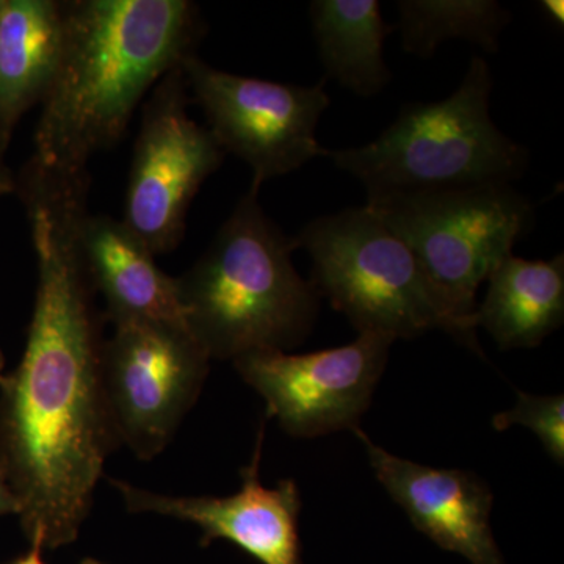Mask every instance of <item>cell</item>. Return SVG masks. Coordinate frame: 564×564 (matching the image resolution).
<instances>
[{
	"mask_svg": "<svg viewBox=\"0 0 564 564\" xmlns=\"http://www.w3.org/2000/svg\"><path fill=\"white\" fill-rule=\"evenodd\" d=\"M88 170L29 161L17 181L39 263L20 366L0 383V470L22 529L44 549L74 543L104 464L120 447L102 377L101 315L80 248Z\"/></svg>",
	"mask_w": 564,
	"mask_h": 564,
	"instance_id": "cell-1",
	"label": "cell"
},
{
	"mask_svg": "<svg viewBox=\"0 0 564 564\" xmlns=\"http://www.w3.org/2000/svg\"><path fill=\"white\" fill-rule=\"evenodd\" d=\"M202 33L188 0L63 2L61 61L41 102L33 161L88 170L124 137L144 96L195 54Z\"/></svg>",
	"mask_w": 564,
	"mask_h": 564,
	"instance_id": "cell-2",
	"label": "cell"
},
{
	"mask_svg": "<svg viewBox=\"0 0 564 564\" xmlns=\"http://www.w3.org/2000/svg\"><path fill=\"white\" fill-rule=\"evenodd\" d=\"M250 187L187 273L177 278L188 329L210 359L288 351L313 332L321 293L292 262L295 237L267 217Z\"/></svg>",
	"mask_w": 564,
	"mask_h": 564,
	"instance_id": "cell-3",
	"label": "cell"
},
{
	"mask_svg": "<svg viewBox=\"0 0 564 564\" xmlns=\"http://www.w3.org/2000/svg\"><path fill=\"white\" fill-rule=\"evenodd\" d=\"M491 68L474 57L458 90L440 102L406 104L377 140L326 150L367 199L392 193L452 191L511 184L524 176L529 152L494 124Z\"/></svg>",
	"mask_w": 564,
	"mask_h": 564,
	"instance_id": "cell-4",
	"label": "cell"
},
{
	"mask_svg": "<svg viewBox=\"0 0 564 564\" xmlns=\"http://www.w3.org/2000/svg\"><path fill=\"white\" fill-rule=\"evenodd\" d=\"M296 248L313 259V284L359 334L413 339L441 329L484 355L473 326L456 317L421 261L369 206L307 223Z\"/></svg>",
	"mask_w": 564,
	"mask_h": 564,
	"instance_id": "cell-5",
	"label": "cell"
},
{
	"mask_svg": "<svg viewBox=\"0 0 564 564\" xmlns=\"http://www.w3.org/2000/svg\"><path fill=\"white\" fill-rule=\"evenodd\" d=\"M399 236L456 317L475 326L477 291L534 223V206L511 184L392 193L367 199Z\"/></svg>",
	"mask_w": 564,
	"mask_h": 564,
	"instance_id": "cell-6",
	"label": "cell"
},
{
	"mask_svg": "<svg viewBox=\"0 0 564 564\" xmlns=\"http://www.w3.org/2000/svg\"><path fill=\"white\" fill-rule=\"evenodd\" d=\"M209 362L187 326L115 322L104 343L102 377L120 447L143 462L161 455L198 400Z\"/></svg>",
	"mask_w": 564,
	"mask_h": 564,
	"instance_id": "cell-7",
	"label": "cell"
},
{
	"mask_svg": "<svg viewBox=\"0 0 564 564\" xmlns=\"http://www.w3.org/2000/svg\"><path fill=\"white\" fill-rule=\"evenodd\" d=\"M182 70L221 150L250 166L252 188L325 158L315 137L329 106L325 82L303 87L237 76L196 54L182 62Z\"/></svg>",
	"mask_w": 564,
	"mask_h": 564,
	"instance_id": "cell-8",
	"label": "cell"
},
{
	"mask_svg": "<svg viewBox=\"0 0 564 564\" xmlns=\"http://www.w3.org/2000/svg\"><path fill=\"white\" fill-rule=\"evenodd\" d=\"M187 88L182 65L155 85L133 148L122 221L154 256L181 243L196 193L226 155L209 129L188 117Z\"/></svg>",
	"mask_w": 564,
	"mask_h": 564,
	"instance_id": "cell-9",
	"label": "cell"
},
{
	"mask_svg": "<svg viewBox=\"0 0 564 564\" xmlns=\"http://www.w3.org/2000/svg\"><path fill=\"white\" fill-rule=\"evenodd\" d=\"M392 337L359 334L358 339L329 350L291 355L250 352L236 359L237 372L267 404L285 433L317 437L355 430L384 372Z\"/></svg>",
	"mask_w": 564,
	"mask_h": 564,
	"instance_id": "cell-10",
	"label": "cell"
},
{
	"mask_svg": "<svg viewBox=\"0 0 564 564\" xmlns=\"http://www.w3.org/2000/svg\"><path fill=\"white\" fill-rule=\"evenodd\" d=\"M263 434L261 423L251 463L243 467L242 486L232 496H165L110 480L120 491L131 513H154L192 522L203 532V545L226 540L262 564H303L299 516L302 496L293 480H281L274 488L261 481Z\"/></svg>",
	"mask_w": 564,
	"mask_h": 564,
	"instance_id": "cell-11",
	"label": "cell"
},
{
	"mask_svg": "<svg viewBox=\"0 0 564 564\" xmlns=\"http://www.w3.org/2000/svg\"><path fill=\"white\" fill-rule=\"evenodd\" d=\"M352 433L366 447L375 477L419 532L473 564H505L489 521L494 496L481 478L389 454L359 426Z\"/></svg>",
	"mask_w": 564,
	"mask_h": 564,
	"instance_id": "cell-12",
	"label": "cell"
},
{
	"mask_svg": "<svg viewBox=\"0 0 564 564\" xmlns=\"http://www.w3.org/2000/svg\"><path fill=\"white\" fill-rule=\"evenodd\" d=\"M80 248L93 288L106 300L107 321L187 326L177 278L159 269L154 252L124 221L88 214L82 223Z\"/></svg>",
	"mask_w": 564,
	"mask_h": 564,
	"instance_id": "cell-13",
	"label": "cell"
},
{
	"mask_svg": "<svg viewBox=\"0 0 564 564\" xmlns=\"http://www.w3.org/2000/svg\"><path fill=\"white\" fill-rule=\"evenodd\" d=\"M62 41L63 2L0 0V135L7 141L24 113L46 98Z\"/></svg>",
	"mask_w": 564,
	"mask_h": 564,
	"instance_id": "cell-14",
	"label": "cell"
},
{
	"mask_svg": "<svg viewBox=\"0 0 564 564\" xmlns=\"http://www.w3.org/2000/svg\"><path fill=\"white\" fill-rule=\"evenodd\" d=\"M485 302L475 311L502 350L538 347L564 321V256L527 261L508 254L488 276Z\"/></svg>",
	"mask_w": 564,
	"mask_h": 564,
	"instance_id": "cell-15",
	"label": "cell"
},
{
	"mask_svg": "<svg viewBox=\"0 0 564 564\" xmlns=\"http://www.w3.org/2000/svg\"><path fill=\"white\" fill-rule=\"evenodd\" d=\"M311 22L326 76L362 98H372L391 82L384 61L386 24L377 0H314Z\"/></svg>",
	"mask_w": 564,
	"mask_h": 564,
	"instance_id": "cell-16",
	"label": "cell"
},
{
	"mask_svg": "<svg viewBox=\"0 0 564 564\" xmlns=\"http://www.w3.org/2000/svg\"><path fill=\"white\" fill-rule=\"evenodd\" d=\"M399 29L403 50L433 57L447 40H466L494 54L510 24V10L494 0H400Z\"/></svg>",
	"mask_w": 564,
	"mask_h": 564,
	"instance_id": "cell-17",
	"label": "cell"
},
{
	"mask_svg": "<svg viewBox=\"0 0 564 564\" xmlns=\"http://www.w3.org/2000/svg\"><path fill=\"white\" fill-rule=\"evenodd\" d=\"M513 425L532 430L545 452L562 466L564 463V399L563 395H530L519 392L518 403L511 411L494 415L497 432Z\"/></svg>",
	"mask_w": 564,
	"mask_h": 564,
	"instance_id": "cell-18",
	"label": "cell"
},
{
	"mask_svg": "<svg viewBox=\"0 0 564 564\" xmlns=\"http://www.w3.org/2000/svg\"><path fill=\"white\" fill-rule=\"evenodd\" d=\"M9 144L10 141H7L0 135V196L17 192V180H14L6 162L7 148H9Z\"/></svg>",
	"mask_w": 564,
	"mask_h": 564,
	"instance_id": "cell-19",
	"label": "cell"
},
{
	"mask_svg": "<svg viewBox=\"0 0 564 564\" xmlns=\"http://www.w3.org/2000/svg\"><path fill=\"white\" fill-rule=\"evenodd\" d=\"M20 514V502L17 496L11 491L6 475L0 470V516L2 514Z\"/></svg>",
	"mask_w": 564,
	"mask_h": 564,
	"instance_id": "cell-20",
	"label": "cell"
},
{
	"mask_svg": "<svg viewBox=\"0 0 564 564\" xmlns=\"http://www.w3.org/2000/svg\"><path fill=\"white\" fill-rule=\"evenodd\" d=\"M540 9L543 10L545 20L552 22L556 28H563L564 24V3L562 0H543L540 2Z\"/></svg>",
	"mask_w": 564,
	"mask_h": 564,
	"instance_id": "cell-21",
	"label": "cell"
},
{
	"mask_svg": "<svg viewBox=\"0 0 564 564\" xmlns=\"http://www.w3.org/2000/svg\"><path fill=\"white\" fill-rule=\"evenodd\" d=\"M44 545L43 541L32 540L31 551L21 558H18L13 564H46L43 560Z\"/></svg>",
	"mask_w": 564,
	"mask_h": 564,
	"instance_id": "cell-22",
	"label": "cell"
},
{
	"mask_svg": "<svg viewBox=\"0 0 564 564\" xmlns=\"http://www.w3.org/2000/svg\"><path fill=\"white\" fill-rule=\"evenodd\" d=\"M3 367H6V358H3L2 351H0V383H2L3 377Z\"/></svg>",
	"mask_w": 564,
	"mask_h": 564,
	"instance_id": "cell-23",
	"label": "cell"
},
{
	"mask_svg": "<svg viewBox=\"0 0 564 564\" xmlns=\"http://www.w3.org/2000/svg\"><path fill=\"white\" fill-rule=\"evenodd\" d=\"M80 564H104V563L98 562V560H95V558H87V560H84V562H82Z\"/></svg>",
	"mask_w": 564,
	"mask_h": 564,
	"instance_id": "cell-24",
	"label": "cell"
}]
</instances>
